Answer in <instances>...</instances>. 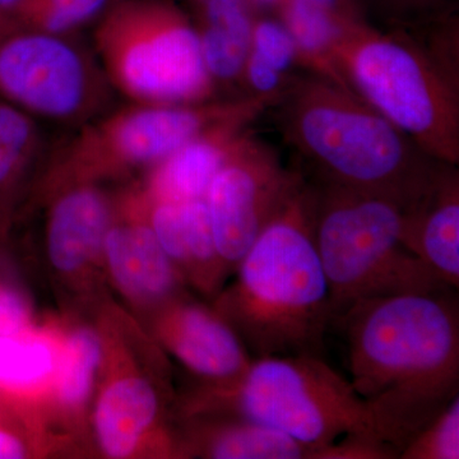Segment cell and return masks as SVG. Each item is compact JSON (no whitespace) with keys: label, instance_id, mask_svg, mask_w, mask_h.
<instances>
[{"label":"cell","instance_id":"obj_11","mask_svg":"<svg viewBox=\"0 0 459 459\" xmlns=\"http://www.w3.org/2000/svg\"><path fill=\"white\" fill-rule=\"evenodd\" d=\"M282 93L255 95L243 110L214 124L151 166L146 188L148 201L204 199L217 172L249 134L250 126L268 108L276 107Z\"/></svg>","mask_w":459,"mask_h":459},{"label":"cell","instance_id":"obj_25","mask_svg":"<svg viewBox=\"0 0 459 459\" xmlns=\"http://www.w3.org/2000/svg\"><path fill=\"white\" fill-rule=\"evenodd\" d=\"M459 458V394L401 451L400 459Z\"/></svg>","mask_w":459,"mask_h":459},{"label":"cell","instance_id":"obj_13","mask_svg":"<svg viewBox=\"0 0 459 459\" xmlns=\"http://www.w3.org/2000/svg\"><path fill=\"white\" fill-rule=\"evenodd\" d=\"M164 337L178 360L211 382L238 376L253 360L229 323L201 305H174L165 316Z\"/></svg>","mask_w":459,"mask_h":459},{"label":"cell","instance_id":"obj_21","mask_svg":"<svg viewBox=\"0 0 459 459\" xmlns=\"http://www.w3.org/2000/svg\"><path fill=\"white\" fill-rule=\"evenodd\" d=\"M48 148L42 123L0 99V195L20 181Z\"/></svg>","mask_w":459,"mask_h":459},{"label":"cell","instance_id":"obj_20","mask_svg":"<svg viewBox=\"0 0 459 459\" xmlns=\"http://www.w3.org/2000/svg\"><path fill=\"white\" fill-rule=\"evenodd\" d=\"M195 448L217 459H312V449L298 440L265 427L230 415L225 421L204 425L195 431Z\"/></svg>","mask_w":459,"mask_h":459},{"label":"cell","instance_id":"obj_1","mask_svg":"<svg viewBox=\"0 0 459 459\" xmlns=\"http://www.w3.org/2000/svg\"><path fill=\"white\" fill-rule=\"evenodd\" d=\"M455 291L368 299L333 320L346 341L350 382L400 455L459 394Z\"/></svg>","mask_w":459,"mask_h":459},{"label":"cell","instance_id":"obj_31","mask_svg":"<svg viewBox=\"0 0 459 459\" xmlns=\"http://www.w3.org/2000/svg\"><path fill=\"white\" fill-rule=\"evenodd\" d=\"M18 2H20V0H0V20L13 25L11 18L12 12L16 8Z\"/></svg>","mask_w":459,"mask_h":459},{"label":"cell","instance_id":"obj_32","mask_svg":"<svg viewBox=\"0 0 459 459\" xmlns=\"http://www.w3.org/2000/svg\"><path fill=\"white\" fill-rule=\"evenodd\" d=\"M431 0H401V4H407L410 7H427Z\"/></svg>","mask_w":459,"mask_h":459},{"label":"cell","instance_id":"obj_22","mask_svg":"<svg viewBox=\"0 0 459 459\" xmlns=\"http://www.w3.org/2000/svg\"><path fill=\"white\" fill-rule=\"evenodd\" d=\"M117 0H20L12 22L20 29L75 36L98 22Z\"/></svg>","mask_w":459,"mask_h":459},{"label":"cell","instance_id":"obj_15","mask_svg":"<svg viewBox=\"0 0 459 459\" xmlns=\"http://www.w3.org/2000/svg\"><path fill=\"white\" fill-rule=\"evenodd\" d=\"M51 208L48 252L54 267L74 272L104 247L111 225L107 195L89 183L72 184Z\"/></svg>","mask_w":459,"mask_h":459},{"label":"cell","instance_id":"obj_9","mask_svg":"<svg viewBox=\"0 0 459 459\" xmlns=\"http://www.w3.org/2000/svg\"><path fill=\"white\" fill-rule=\"evenodd\" d=\"M95 51L75 36L14 27L0 36V99L40 123L80 128L113 104Z\"/></svg>","mask_w":459,"mask_h":459},{"label":"cell","instance_id":"obj_10","mask_svg":"<svg viewBox=\"0 0 459 459\" xmlns=\"http://www.w3.org/2000/svg\"><path fill=\"white\" fill-rule=\"evenodd\" d=\"M304 178L287 170L273 148L247 134L213 178L204 201L217 252L228 270L285 207Z\"/></svg>","mask_w":459,"mask_h":459},{"label":"cell","instance_id":"obj_12","mask_svg":"<svg viewBox=\"0 0 459 459\" xmlns=\"http://www.w3.org/2000/svg\"><path fill=\"white\" fill-rule=\"evenodd\" d=\"M402 243L444 285L459 287V172L444 165L433 186L404 211Z\"/></svg>","mask_w":459,"mask_h":459},{"label":"cell","instance_id":"obj_6","mask_svg":"<svg viewBox=\"0 0 459 459\" xmlns=\"http://www.w3.org/2000/svg\"><path fill=\"white\" fill-rule=\"evenodd\" d=\"M403 217L391 199L333 184L316 186L314 240L333 320L368 299L451 290L402 243Z\"/></svg>","mask_w":459,"mask_h":459},{"label":"cell","instance_id":"obj_16","mask_svg":"<svg viewBox=\"0 0 459 459\" xmlns=\"http://www.w3.org/2000/svg\"><path fill=\"white\" fill-rule=\"evenodd\" d=\"M104 247L115 280L129 295L156 300L177 287V268L150 225L135 221L110 225Z\"/></svg>","mask_w":459,"mask_h":459},{"label":"cell","instance_id":"obj_30","mask_svg":"<svg viewBox=\"0 0 459 459\" xmlns=\"http://www.w3.org/2000/svg\"><path fill=\"white\" fill-rule=\"evenodd\" d=\"M25 455L22 443L13 435L0 431V459H17Z\"/></svg>","mask_w":459,"mask_h":459},{"label":"cell","instance_id":"obj_33","mask_svg":"<svg viewBox=\"0 0 459 459\" xmlns=\"http://www.w3.org/2000/svg\"><path fill=\"white\" fill-rule=\"evenodd\" d=\"M255 2L256 4L264 5V7H273V5H281L282 0H249Z\"/></svg>","mask_w":459,"mask_h":459},{"label":"cell","instance_id":"obj_29","mask_svg":"<svg viewBox=\"0 0 459 459\" xmlns=\"http://www.w3.org/2000/svg\"><path fill=\"white\" fill-rule=\"evenodd\" d=\"M27 307L22 296L0 287V336H18L26 327Z\"/></svg>","mask_w":459,"mask_h":459},{"label":"cell","instance_id":"obj_2","mask_svg":"<svg viewBox=\"0 0 459 459\" xmlns=\"http://www.w3.org/2000/svg\"><path fill=\"white\" fill-rule=\"evenodd\" d=\"M316 186L303 181L238 264L217 312L253 359L322 355L333 325L314 240Z\"/></svg>","mask_w":459,"mask_h":459},{"label":"cell","instance_id":"obj_14","mask_svg":"<svg viewBox=\"0 0 459 459\" xmlns=\"http://www.w3.org/2000/svg\"><path fill=\"white\" fill-rule=\"evenodd\" d=\"M148 204V225L174 265L183 268L201 289L213 290L228 267L217 252L204 199Z\"/></svg>","mask_w":459,"mask_h":459},{"label":"cell","instance_id":"obj_4","mask_svg":"<svg viewBox=\"0 0 459 459\" xmlns=\"http://www.w3.org/2000/svg\"><path fill=\"white\" fill-rule=\"evenodd\" d=\"M455 45L353 23L336 50L347 89L397 126L431 159L459 164L458 74Z\"/></svg>","mask_w":459,"mask_h":459},{"label":"cell","instance_id":"obj_24","mask_svg":"<svg viewBox=\"0 0 459 459\" xmlns=\"http://www.w3.org/2000/svg\"><path fill=\"white\" fill-rule=\"evenodd\" d=\"M53 355L47 344L18 336H0V385L21 386L50 373Z\"/></svg>","mask_w":459,"mask_h":459},{"label":"cell","instance_id":"obj_18","mask_svg":"<svg viewBox=\"0 0 459 459\" xmlns=\"http://www.w3.org/2000/svg\"><path fill=\"white\" fill-rule=\"evenodd\" d=\"M281 9L282 23L295 41L299 63L310 74L349 90L338 74L336 50L344 33L359 20L346 0H282Z\"/></svg>","mask_w":459,"mask_h":459},{"label":"cell","instance_id":"obj_28","mask_svg":"<svg viewBox=\"0 0 459 459\" xmlns=\"http://www.w3.org/2000/svg\"><path fill=\"white\" fill-rule=\"evenodd\" d=\"M243 81L252 95H277L282 93L289 84L286 74L276 71L252 51L244 66Z\"/></svg>","mask_w":459,"mask_h":459},{"label":"cell","instance_id":"obj_7","mask_svg":"<svg viewBox=\"0 0 459 459\" xmlns=\"http://www.w3.org/2000/svg\"><path fill=\"white\" fill-rule=\"evenodd\" d=\"M92 49L115 92L131 102L213 100L197 30L171 0H117L95 23Z\"/></svg>","mask_w":459,"mask_h":459},{"label":"cell","instance_id":"obj_3","mask_svg":"<svg viewBox=\"0 0 459 459\" xmlns=\"http://www.w3.org/2000/svg\"><path fill=\"white\" fill-rule=\"evenodd\" d=\"M276 108L286 141L320 183L391 199L407 211L448 165L428 156L351 91L319 75L289 82Z\"/></svg>","mask_w":459,"mask_h":459},{"label":"cell","instance_id":"obj_5","mask_svg":"<svg viewBox=\"0 0 459 459\" xmlns=\"http://www.w3.org/2000/svg\"><path fill=\"white\" fill-rule=\"evenodd\" d=\"M193 407L274 429L312 449V457L346 435L388 444L349 377L313 353L253 359L238 376L211 383Z\"/></svg>","mask_w":459,"mask_h":459},{"label":"cell","instance_id":"obj_34","mask_svg":"<svg viewBox=\"0 0 459 459\" xmlns=\"http://www.w3.org/2000/svg\"><path fill=\"white\" fill-rule=\"evenodd\" d=\"M12 29H14L13 25L0 20V36L4 35L5 32L11 31Z\"/></svg>","mask_w":459,"mask_h":459},{"label":"cell","instance_id":"obj_23","mask_svg":"<svg viewBox=\"0 0 459 459\" xmlns=\"http://www.w3.org/2000/svg\"><path fill=\"white\" fill-rule=\"evenodd\" d=\"M101 358V343L89 329L74 332L65 344L59 376V394L65 403L77 406L86 400Z\"/></svg>","mask_w":459,"mask_h":459},{"label":"cell","instance_id":"obj_27","mask_svg":"<svg viewBox=\"0 0 459 459\" xmlns=\"http://www.w3.org/2000/svg\"><path fill=\"white\" fill-rule=\"evenodd\" d=\"M394 446L371 437L346 435L313 453L312 459H398Z\"/></svg>","mask_w":459,"mask_h":459},{"label":"cell","instance_id":"obj_26","mask_svg":"<svg viewBox=\"0 0 459 459\" xmlns=\"http://www.w3.org/2000/svg\"><path fill=\"white\" fill-rule=\"evenodd\" d=\"M250 51L283 74L299 63L294 39L282 21L255 20Z\"/></svg>","mask_w":459,"mask_h":459},{"label":"cell","instance_id":"obj_8","mask_svg":"<svg viewBox=\"0 0 459 459\" xmlns=\"http://www.w3.org/2000/svg\"><path fill=\"white\" fill-rule=\"evenodd\" d=\"M255 95L210 100L198 104H141L108 108L74 129L53 157V174L60 183H87L148 168L184 143L247 108Z\"/></svg>","mask_w":459,"mask_h":459},{"label":"cell","instance_id":"obj_19","mask_svg":"<svg viewBox=\"0 0 459 459\" xmlns=\"http://www.w3.org/2000/svg\"><path fill=\"white\" fill-rule=\"evenodd\" d=\"M159 410L155 389L146 380L126 377L108 386L96 409V431L108 457H128Z\"/></svg>","mask_w":459,"mask_h":459},{"label":"cell","instance_id":"obj_17","mask_svg":"<svg viewBox=\"0 0 459 459\" xmlns=\"http://www.w3.org/2000/svg\"><path fill=\"white\" fill-rule=\"evenodd\" d=\"M190 2L202 57L213 82L217 86L243 80L255 25L249 0Z\"/></svg>","mask_w":459,"mask_h":459}]
</instances>
